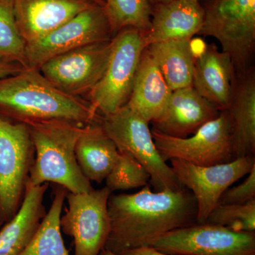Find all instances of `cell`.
Segmentation results:
<instances>
[{
  "label": "cell",
  "instance_id": "13",
  "mask_svg": "<svg viewBox=\"0 0 255 255\" xmlns=\"http://www.w3.org/2000/svg\"><path fill=\"white\" fill-rule=\"evenodd\" d=\"M113 38L103 8L95 4L25 48L26 68L39 69L50 58Z\"/></svg>",
  "mask_w": 255,
  "mask_h": 255
},
{
  "label": "cell",
  "instance_id": "2",
  "mask_svg": "<svg viewBox=\"0 0 255 255\" xmlns=\"http://www.w3.org/2000/svg\"><path fill=\"white\" fill-rule=\"evenodd\" d=\"M0 112L23 123L63 120L86 126L101 117L90 102L65 93L39 69L29 68L0 79Z\"/></svg>",
  "mask_w": 255,
  "mask_h": 255
},
{
  "label": "cell",
  "instance_id": "6",
  "mask_svg": "<svg viewBox=\"0 0 255 255\" xmlns=\"http://www.w3.org/2000/svg\"><path fill=\"white\" fill-rule=\"evenodd\" d=\"M201 34L214 37L235 69L244 70L255 45V0H208Z\"/></svg>",
  "mask_w": 255,
  "mask_h": 255
},
{
  "label": "cell",
  "instance_id": "30",
  "mask_svg": "<svg viewBox=\"0 0 255 255\" xmlns=\"http://www.w3.org/2000/svg\"><path fill=\"white\" fill-rule=\"evenodd\" d=\"M119 255H175L167 254L155 249L153 247L145 246L127 250L121 253Z\"/></svg>",
  "mask_w": 255,
  "mask_h": 255
},
{
  "label": "cell",
  "instance_id": "5",
  "mask_svg": "<svg viewBox=\"0 0 255 255\" xmlns=\"http://www.w3.org/2000/svg\"><path fill=\"white\" fill-rule=\"evenodd\" d=\"M112 42L105 73L88 94V102L102 116L114 113L127 103L147 48L145 33L134 28H124L112 38Z\"/></svg>",
  "mask_w": 255,
  "mask_h": 255
},
{
  "label": "cell",
  "instance_id": "26",
  "mask_svg": "<svg viewBox=\"0 0 255 255\" xmlns=\"http://www.w3.org/2000/svg\"><path fill=\"white\" fill-rule=\"evenodd\" d=\"M118 159L106 178V186L111 192L144 187L150 182L147 169L132 156L119 151Z\"/></svg>",
  "mask_w": 255,
  "mask_h": 255
},
{
  "label": "cell",
  "instance_id": "28",
  "mask_svg": "<svg viewBox=\"0 0 255 255\" xmlns=\"http://www.w3.org/2000/svg\"><path fill=\"white\" fill-rule=\"evenodd\" d=\"M255 199V166L238 185L229 187L223 193L219 204H241Z\"/></svg>",
  "mask_w": 255,
  "mask_h": 255
},
{
  "label": "cell",
  "instance_id": "9",
  "mask_svg": "<svg viewBox=\"0 0 255 255\" xmlns=\"http://www.w3.org/2000/svg\"><path fill=\"white\" fill-rule=\"evenodd\" d=\"M107 187L87 193L67 192L68 207L60 217V228L73 238L74 255H99L105 249L111 224Z\"/></svg>",
  "mask_w": 255,
  "mask_h": 255
},
{
  "label": "cell",
  "instance_id": "15",
  "mask_svg": "<svg viewBox=\"0 0 255 255\" xmlns=\"http://www.w3.org/2000/svg\"><path fill=\"white\" fill-rule=\"evenodd\" d=\"M220 112L190 86L172 91L163 112L151 124L152 129L166 135L185 137L216 119Z\"/></svg>",
  "mask_w": 255,
  "mask_h": 255
},
{
  "label": "cell",
  "instance_id": "7",
  "mask_svg": "<svg viewBox=\"0 0 255 255\" xmlns=\"http://www.w3.org/2000/svg\"><path fill=\"white\" fill-rule=\"evenodd\" d=\"M34 147L27 124L0 116V216L6 222L24 197Z\"/></svg>",
  "mask_w": 255,
  "mask_h": 255
},
{
  "label": "cell",
  "instance_id": "4",
  "mask_svg": "<svg viewBox=\"0 0 255 255\" xmlns=\"http://www.w3.org/2000/svg\"><path fill=\"white\" fill-rule=\"evenodd\" d=\"M100 124L120 152L132 156L147 169L155 191L182 187L171 166L162 159L154 142L148 122L125 105L109 115H101Z\"/></svg>",
  "mask_w": 255,
  "mask_h": 255
},
{
  "label": "cell",
  "instance_id": "29",
  "mask_svg": "<svg viewBox=\"0 0 255 255\" xmlns=\"http://www.w3.org/2000/svg\"><path fill=\"white\" fill-rule=\"evenodd\" d=\"M23 68L19 63L7 61L0 58V79L14 75L21 71Z\"/></svg>",
  "mask_w": 255,
  "mask_h": 255
},
{
  "label": "cell",
  "instance_id": "18",
  "mask_svg": "<svg viewBox=\"0 0 255 255\" xmlns=\"http://www.w3.org/2000/svg\"><path fill=\"white\" fill-rule=\"evenodd\" d=\"M48 186L28 181L19 209L0 231V255H18L31 241L46 214L43 201Z\"/></svg>",
  "mask_w": 255,
  "mask_h": 255
},
{
  "label": "cell",
  "instance_id": "31",
  "mask_svg": "<svg viewBox=\"0 0 255 255\" xmlns=\"http://www.w3.org/2000/svg\"><path fill=\"white\" fill-rule=\"evenodd\" d=\"M99 255H118L114 253L113 252L109 251L107 249H103L102 251L100 252V254Z\"/></svg>",
  "mask_w": 255,
  "mask_h": 255
},
{
  "label": "cell",
  "instance_id": "24",
  "mask_svg": "<svg viewBox=\"0 0 255 255\" xmlns=\"http://www.w3.org/2000/svg\"><path fill=\"white\" fill-rule=\"evenodd\" d=\"M102 8L113 37L126 28L145 33L150 29L152 6L149 0H105Z\"/></svg>",
  "mask_w": 255,
  "mask_h": 255
},
{
  "label": "cell",
  "instance_id": "10",
  "mask_svg": "<svg viewBox=\"0 0 255 255\" xmlns=\"http://www.w3.org/2000/svg\"><path fill=\"white\" fill-rule=\"evenodd\" d=\"M148 246L175 255H255V232L195 223L166 233Z\"/></svg>",
  "mask_w": 255,
  "mask_h": 255
},
{
  "label": "cell",
  "instance_id": "12",
  "mask_svg": "<svg viewBox=\"0 0 255 255\" xmlns=\"http://www.w3.org/2000/svg\"><path fill=\"white\" fill-rule=\"evenodd\" d=\"M112 46V38L79 47L50 58L40 67V72L68 95H88L105 73Z\"/></svg>",
  "mask_w": 255,
  "mask_h": 255
},
{
  "label": "cell",
  "instance_id": "21",
  "mask_svg": "<svg viewBox=\"0 0 255 255\" xmlns=\"http://www.w3.org/2000/svg\"><path fill=\"white\" fill-rule=\"evenodd\" d=\"M113 140L100 124H90L77 142L75 155L82 173L90 182L102 184L113 168L119 156Z\"/></svg>",
  "mask_w": 255,
  "mask_h": 255
},
{
  "label": "cell",
  "instance_id": "33",
  "mask_svg": "<svg viewBox=\"0 0 255 255\" xmlns=\"http://www.w3.org/2000/svg\"><path fill=\"white\" fill-rule=\"evenodd\" d=\"M92 1L95 3V4L100 5L101 6H103L105 4V0H92Z\"/></svg>",
  "mask_w": 255,
  "mask_h": 255
},
{
  "label": "cell",
  "instance_id": "1",
  "mask_svg": "<svg viewBox=\"0 0 255 255\" xmlns=\"http://www.w3.org/2000/svg\"><path fill=\"white\" fill-rule=\"evenodd\" d=\"M108 211L111 231L105 249L118 255L197 223L195 199L183 187L153 191L145 186L135 194H112Z\"/></svg>",
  "mask_w": 255,
  "mask_h": 255
},
{
  "label": "cell",
  "instance_id": "23",
  "mask_svg": "<svg viewBox=\"0 0 255 255\" xmlns=\"http://www.w3.org/2000/svg\"><path fill=\"white\" fill-rule=\"evenodd\" d=\"M67 192L64 187H56L49 210L31 241L18 255H70L60 228V217Z\"/></svg>",
  "mask_w": 255,
  "mask_h": 255
},
{
  "label": "cell",
  "instance_id": "11",
  "mask_svg": "<svg viewBox=\"0 0 255 255\" xmlns=\"http://www.w3.org/2000/svg\"><path fill=\"white\" fill-rule=\"evenodd\" d=\"M171 167L178 182L194 196L197 223H204L228 188L255 166V156L238 157L226 163L198 166L180 159H171Z\"/></svg>",
  "mask_w": 255,
  "mask_h": 255
},
{
  "label": "cell",
  "instance_id": "14",
  "mask_svg": "<svg viewBox=\"0 0 255 255\" xmlns=\"http://www.w3.org/2000/svg\"><path fill=\"white\" fill-rule=\"evenodd\" d=\"M13 3L18 31L26 45L97 4L92 0H13Z\"/></svg>",
  "mask_w": 255,
  "mask_h": 255
},
{
  "label": "cell",
  "instance_id": "25",
  "mask_svg": "<svg viewBox=\"0 0 255 255\" xmlns=\"http://www.w3.org/2000/svg\"><path fill=\"white\" fill-rule=\"evenodd\" d=\"M25 48L15 20L13 0H0V58L25 68Z\"/></svg>",
  "mask_w": 255,
  "mask_h": 255
},
{
  "label": "cell",
  "instance_id": "34",
  "mask_svg": "<svg viewBox=\"0 0 255 255\" xmlns=\"http://www.w3.org/2000/svg\"><path fill=\"white\" fill-rule=\"evenodd\" d=\"M1 223H0V226H1Z\"/></svg>",
  "mask_w": 255,
  "mask_h": 255
},
{
  "label": "cell",
  "instance_id": "17",
  "mask_svg": "<svg viewBox=\"0 0 255 255\" xmlns=\"http://www.w3.org/2000/svg\"><path fill=\"white\" fill-rule=\"evenodd\" d=\"M234 73L229 55L211 44L195 60L192 87L218 110H227L234 91Z\"/></svg>",
  "mask_w": 255,
  "mask_h": 255
},
{
  "label": "cell",
  "instance_id": "20",
  "mask_svg": "<svg viewBox=\"0 0 255 255\" xmlns=\"http://www.w3.org/2000/svg\"><path fill=\"white\" fill-rule=\"evenodd\" d=\"M232 133L234 159L255 153V78L246 75L234 89L227 110Z\"/></svg>",
  "mask_w": 255,
  "mask_h": 255
},
{
  "label": "cell",
  "instance_id": "27",
  "mask_svg": "<svg viewBox=\"0 0 255 255\" xmlns=\"http://www.w3.org/2000/svg\"><path fill=\"white\" fill-rule=\"evenodd\" d=\"M204 223L237 232H255V199L241 204H219Z\"/></svg>",
  "mask_w": 255,
  "mask_h": 255
},
{
  "label": "cell",
  "instance_id": "3",
  "mask_svg": "<svg viewBox=\"0 0 255 255\" xmlns=\"http://www.w3.org/2000/svg\"><path fill=\"white\" fill-rule=\"evenodd\" d=\"M25 124L29 128L34 147L30 184L39 186L55 183L74 194L93 190L91 182L79 167L75 155L77 142L87 125L63 120Z\"/></svg>",
  "mask_w": 255,
  "mask_h": 255
},
{
  "label": "cell",
  "instance_id": "8",
  "mask_svg": "<svg viewBox=\"0 0 255 255\" xmlns=\"http://www.w3.org/2000/svg\"><path fill=\"white\" fill-rule=\"evenodd\" d=\"M154 142L165 162L180 159L198 166L226 163L234 159L231 122L227 110L221 111L190 136L177 137L152 129Z\"/></svg>",
  "mask_w": 255,
  "mask_h": 255
},
{
  "label": "cell",
  "instance_id": "16",
  "mask_svg": "<svg viewBox=\"0 0 255 255\" xmlns=\"http://www.w3.org/2000/svg\"><path fill=\"white\" fill-rule=\"evenodd\" d=\"M152 6L150 27L145 33L147 46L157 42L191 40L200 33L204 9L198 0H172Z\"/></svg>",
  "mask_w": 255,
  "mask_h": 255
},
{
  "label": "cell",
  "instance_id": "22",
  "mask_svg": "<svg viewBox=\"0 0 255 255\" xmlns=\"http://www.w3.org/2000/svg\"><path fill=\"white\" fill-rule=\"evenodd\" d=\"M146 48L172 91L192 86L195 58L191 40L157 42Z\"/></svg>",
  "mask_w": 255,
  "mask_h": 255
},
{
  "label": "cell",
  "instance_id": "32",
  "mask_svg": "<svg viewBox=\"0 0 255 255\" xmlns=\"http://www.w3.org/2000/svg\"><path fill=\"white\" fill-rule=\"evenodd\" d=\"M169 1H172V0H149L152 5L159 4V3L167 2ZM198 1H199V0H198Z\"/></svg>",
  "mask_w": 255,
  "mask_h": 255
},
{
  "label": "cell",
  "instance_id": "19",
  "mask_svg": "<svg viewBox=\"0 0 255 255\" xmlns=\"http://www.w3.org/2000/svg\"><path fill=\"white\" fill-rule=\"evenodd\" d=\"M172 92L157 64L145 48L137 68L131 93L126 105L146 122L152 123L163 112Z\"/></svg>",
  "mask_w": 255,
  "mask_h": 255
}]
</instances>
